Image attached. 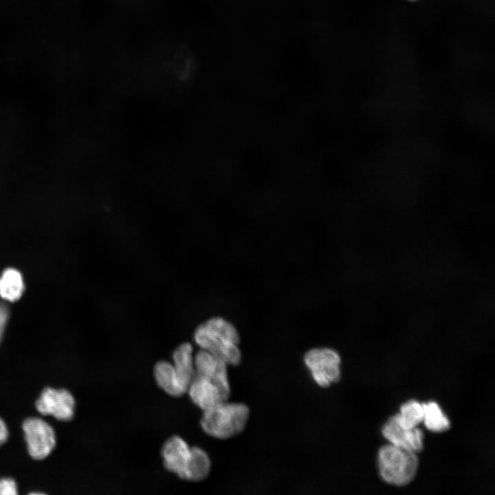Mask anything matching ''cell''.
I'll return each mask as SVG.
<instances>
[{
	"mask_svg": "<svg viewBox=\"0 0 495 495\" xmlns=\"http://www.w3.org/2000/svg\"><path fill=\"white\" fill-rule=\"evenodd\" d=\"M410 1H416V0H410Z\"/></svg>",
	"mask_w": 495,
	"mask_h": 495,
	"instance_id": "cell-20",
	"label": "cell"
},
{
	"mask_svg": "<svg viewBox=\"0 0 495 495\" xmlns=\"http://www.w3.org/2000/svg\"><path fill=\"white\" fill-rule=\"evenodd\" d=\"M382 434L388 443L418 454L424 448V436L419 428H406L395 416L390 417L382 428Z\"/></svg>",
	"mask_w": 495,
	"mask_h": 495,
	"instance_id": "cell-8",
	"label": "cell"
},
{
	"mask_svg": "<svg viewBox=\"0 0 495 495\" xmlns=\"http://www.w3.org/2000/svg\"><path fill=\"white\" fill-rule=\"evenodd\" d=\"M304 362L316 383L322 388L329 387L341 379V358L331 348H314L304 355Z\"/></svg>",
	"mask_w": 495,
	"mask_h": 495,
	"instance_id": "cell-4",
	"label": "cell"
},
{
	"mask_svg": "<svg viewBox=\"0 0 495 495\" xmlns=\"http://www.w3.org/2000/svg\"><path fill=\"white\" fill-rule=\"evenodd\" d=\"M200 425L208 435L228 439L241 434L245 428L250 409L243 403L221 402L203 411Z\"/></svg>",
	"mask_w": 495,
	"mask_h": 495,
	"instance_id": "cell-2",
	"label": "cell"
},
{
	"mask_svg": "<svg viewBox=\"0 0 495 495\" xmlns=\"http://www.w3.org/2000/svg\"><path fill=\"white\" fill-rule=\"evenodd\" d=\"M23 437L29 455L34 460L47 458L56 445V433L52 426L37 417L25 419L22 423Z\"/></svg>",
	"mask_w": 495,
	"mask_h": 495,
	"instance_id": "cell-5",
	"label": "cell"
},
{
	"mask_svg": "<svg viewBox=\"0 0 495 495\" xmlns=\"http://www.w3.org/2000/svg\"><path fill=\"white\" fill-rule=\"evenodd\" d=\"M399 424L406 428H415L423 422V404L417 400H409L403 404L399 413L395 415Z\"/></svg>",
	"mask_w": 495,
	"mask_h": 495,
	"instance_id": "cell-16",
	"label": "cell"
},
{
	"mask_svg": "<svg viewBox=\"0 0 495 495\" xmlns=\"http://www.w3.org/2000/svg\"><path fill=\"white\" fill-rule=\"evenodd\" d=\"M18 487L16 481L11 477L0 478V495H16Z\"/></svg>",
	"mask_w": 495,
	"mask_h": 495,
	"instance_id": "cell-17",
	"label": "cell"
},
{
	"mask_svg": "<svg viewBox=\"0 0 495 495\" xmlns=\"http://www.w3.org/2000/svg\"><path fill=\"white\" fill-rule=\"evenodd\" d=\"M35 408L42 415L69 421L74 416L76 402L72 393L65 388L46 387L35 402Z\"/></svg>",
	"mask_w": 495,
	"mask_h": 495,
	"instance_id": "cell-6",
	"label": "cell"
},
{
	"mask_svg": "<svg viewBox=\"0 0 495 495\" xmlns=\"http://www.w3.org/2000/svg\"><path fill=\"white\" fill-rule=\"evenodd\" d=\"M9 437L8 428L3 419L0 417V447L8 440Z\"/></svg>",
	"mask_w": 495,
	"mask_h": 495,
	"instance_id": "cell-19",
	"label": "cell"
},
{
	"mask_svg": "<svg viewBox=\"0 0 495 495\" xmlns=\"http://www.w3.org/2000/svg\"><path fill=\"white\" fill-rule=\"evenodd\" d=\"M10 310L5 305H0V346L10 320Z\"/></svg>",
	"mask_w": 495,
	"mask_h": 495,
	"instance_id": "cell-18",
	"label": "cell"
},
{
	"mask_svg": "<svg viewBox=\"0 0 495 495\" xmlns=\"http://www.w3.org/2000/svg\"><path fill=\"white\" fill-rule=\"evenodd\" d=\"M25 287L23 275L16 268H6L0 275V296L6 301L14 302L19 300Z\"/></svg>",
	"mask_w": 495,
	"mask_h": 495,
	"instance_id": "cell-13",
	"label": "cell"
},
{
	"mask_svg": "<svg viewBox=\"0 0 495 495\" xmlns=\"http://www.w3.org/2000/svg\"><path fill=\"white\" fill-rule=\"evenodd\" d=\"M422 404L424 408L422 423L428 430L439 433L450 428V421L436 402L430 401Z\"/></svg>",
	"mask_w": 495,
	"mask_h": 495,
	"instance_id": "cell-15",
	"label": "cell"
},
{
	"mask_svg": "<svg viewBox=\"0 0 495 495\" xmlns=\"http://www.w3.org/2000/svg\"><path fill=\"white\" fill-rule=\"evenodd\" d=\"M190 461L185 480L199 482L206 479L210 471L211 462L208 454L199 447H190Z\"/></svg>",
	"mask_w": 495,
	"mask_h": 495,
	"instance_id": "cell-14",
	"label": "cell"
},
{
	"mask_svg": "<svg viewBox=\"0 0 495 495\" xmlns=\"http://www.w3.org/2000/svg\"><path fill=\"white\" fill-rule=\"evenodd\" d=\"M193 337L201 349L220 358L227 365L237 366L241 363L239 334L229 321L221 317L210 318L196 328Z\"/></svg>",
	"mask_w": 495,
	"mask_h": 495,
	"instance_id": "cell-1",
	"label": "cell"
},
{
	"mask_svg": "<svg viewBox=\"0 0 495 495\" xmlns=\"http://www.w3.org/2000/svg\"><path fill=\"white\" fill-rule=\"evenodd\" d=\"M192 351L190 343L184 342L179 344L172 354L175 371L187 390L195 374Z\"/></svg>",
	"mask_w": 495,
	"mask_h": 495,
	"instance_id": "cell-12",
	"label": "cell"
},
{
	"mask_svg": "<svg viewBox=\"0 0 495 495\" xmlns=\"http://www.w3.org/2000/svg\"><path fill=\"white\" fill-rule=\"evenodd\" d=\"M187 393L192 402L203 411L228 401L230 387L224 386L206 377L195 374Z\"/></svg>",
	"mask_w": 495,
	"mask_h": 495,
	"instance_id": "cell-7",
	"label": "cell"
},
{
	"mask_svg": "<svg viewBox=\"0 0 495 495\" xmlns=\"http://www.w3.org/2000/svg\"><path fill=\"white\" fill-rule=\"evenodd\" d=\"M153 374L157 384L170 396L178 397L187 393L173 364L164 360L157 362L154 366Z\"/></svg>",
	"mask_w": 495,
	"mask_h": 495,
	"instance_id": "cell-11",
	"label": "cell"
},
{
	"mask_svg": "<svg viewBox=\"0 0 495 495\" xmlns=\"http://www.w3.org/2000/svg\"><path fill=\"white\" fill-rule=\"evenodd\" d=\"M377 464L380 476L384 482L402 487L415 478L419 459L417 453L388 443L380 448Z\"/></svg>",
	"mask_w": 495,
	"mask_h": 495,
	"instance_id": "cell-3",
	"label": "cell"
},
{
	"mask_svg": "<svg viewBox=\"0 0 495 495\" xmlns=\"http://www.w3.org/2000/svg\"><path fill=\"white\" fill-rule=\"evenodd\" d=\"M195 375L211 379L227 387L230 386L227 364L222 360L201 349L194 356Z\"/></svg>",
	"mask_w": 495,
	"mask_h": 495,
	"instance_id": "cell-10",
	"label": "cell"
},
{
	"mask_svg": "<svg viewBox=\"0 0 495 495\" xmlns=\"http://www.w3.org/2000/svg\"><path fill=\"white\" fill-rule=\"evenodd\" d=\"M190 454V447L177 435L168 438L163 444L161 450L165 468L184 480L186 478Z\"/></svg>",
	"mask_w": 495,
	"mask_h": 495,
	"instance_id": "cell-9",
	"label": "cell"
}]
</instances>
